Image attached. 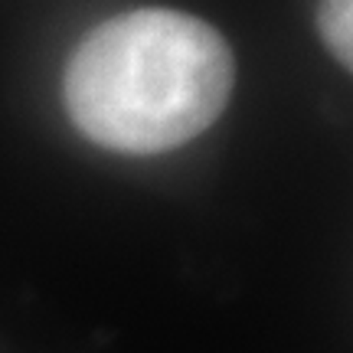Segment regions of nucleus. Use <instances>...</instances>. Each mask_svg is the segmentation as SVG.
Here are the masks:
<instances>
[{
  "instance_id": "1",
  "label": "nucleus",
  "mask_w": 353,
  "mask_h": 353,
  "mask_svg": "<svg viewBox=\"0 0 353 353\" xmlns=\"http://www.w3.org/2000/svg\"><path fill=\"white\" fill-rule=\"evenodd\" d=\"M236 63L210 23L176 10H134L95 26L65 69V108L88 141L161 154L213 125Z\"/></svg>"
},
{
  "instance_id": "2",
  "label": "nucleus",
  "mask_w": 353,
  "mask_h": 353,
  "mask_svg": "<svg viewBox=\"0 0 353 353\" xmlns=\"http://www.w3.org/2000/svg\"><path fill=\"white\" fill-rule=\"evenodd\" d=\"M321 33L343 65L353 63V0H321Z\"/></svg>"
}]
</instances>
